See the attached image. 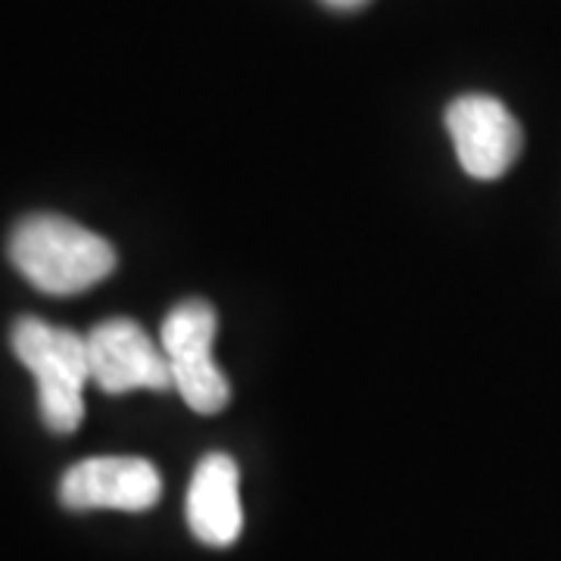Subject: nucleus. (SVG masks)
<instances>
[{
  "mask_svg": "<svg viewBox=\"0 0 561 561\" xmlns=\"http://www.w3.org/2000/svg\"><path fill=\"white\" fill-rule=\"evenodd\" d=\"M10 346L38 383L44 424L54 434L79 431L84 419V383L91 381L88 341L50 321L20 319L10 331Z\"/></svg>",
  "mask_w": 561,
  "mask_h": 561,
  "instance_id": "obj_2",
  "label": "nucleus"
},
{
  "mask_svg": "<svg viewBox=\"0 0 561 561\" xmlns=\"http://www.w3.org/2000/svg\"><path fill=\"white\" fill-rule=\"evenodd\" d=\"M162 496L157 465L135 456H101L72 465L60 481V502L72 512H147Z\"/></svg>",
  "mask_w": 561,
  "mask_h": 561,
  "instance_id": "obj_6",
  "label": "nucleus"
},
{
  "mask_svg": "<svg viewBox=\"0 0 561 561\" xmlns=\"http://www.w3.org/2000/svg\"><path fill=\"white\" fill-rule=\"evenodd\" d=\"M219 316L206 300L179 302L160 331V346L172 368V387L194 412L216 415L231 402V383L213 359Z\"/></svg>",
  "mask_w": 561,
  "mask_h": 561,
  "instance_id": "obj_3",
  "label": "nucleus"
},
{
  "mask_svg": "<svg viewBox=\"0 0 561 561\" xmlns=\"http://www.w3.org/2000/svg\"><path fill=\"white\" fill-rule=\"evenodd\" d=\"M446 131L453 138L461 169L471 179H502L522 157V125L505 103L490 94H461L449 103Z\"/></svg>",
  "mask_w": 561,
  "mask_h": 561,
  "instance_id": "obj_4",
  "label": "nucleus"
},
{
  "mask_svg": "<svg viewBox=\"0 0 561 561\" xmlns=\"http://www.w3.org/2000/svg\"><path fill=\"white\" fill-rule=\"evenodd\" d=\"M7 253L22 278L50 297L84 294L116 268L113 243L79 221L50 213L22 219L10 234Z\"/></svg>",
  "mask_w": 561,
  "mask_h": 561,
  "instance_id": "obj_1",
  "label": "nucleus"
},
{
  "mask_svg": "<svg viewBox=\"0 0 561 561\" xmlns=\"http://www.w3.org/2000/svg\"><path fill=\"white\" fill-rule=\"evenodd\" d=\"M321 3H328V7H334V10L350 13V10H359V7H365L368 0H321Z\"/></svg>",
  "mask_w": 561,
  "mask_h": 561,
  "instance_id": "obj_8",
  "label": "nucleus"
},
{
  "mask_svg": "<svg viewBox=\"0 0 561 561\" xmlns=\"http://www.w3.org/2000/svg\"><path fill=\"white\" fill-rule=\"evenodd\" d=\"M88 362L91 381L103 393L119 397L131 390H169L172 368L162 346L150 341V334L131 319L101 321L88 337Z\"/></svg>",
  "mask_w": 561,
  "mask_h": 561,
  "instance_id": "obj_5",
  "label": "nucleus"
},
{
  "mask_svg": "<svg viewBox=\"0 0 561 561\" xmlns=\"http://www.w3.org/2000/svg\"><path fill=\"white\" fill-rule=\"evenodd\" d=\"M187 527L191 534L213 549H228L241 540L243 505L238 461L225 453H213L197 465L187 486Z\"/></svg>",
  "mask_w": 561,
  "mask_h": 561,
  "instance_id": "obj_7",
  "label": "nucleus"
}]
</instances>
